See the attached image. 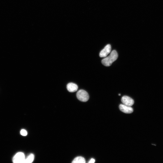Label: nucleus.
Instances as JSON below:
<instances>
[{
	"label": "nucleus",
	"instance_id": "obj_1",
	"mask_svg": "<svg viewBox=\"0 0 163 163\" xmlns=\"http://www.w3.org/2000/svg\"><path fill=\"white\" fill-rule=\"evenodd\" d=\"M118 57V55L117 52L116 50H113L109 56L102 60V63L105 66L109 67L113 62L116 60Z\"/></svg>",
	"mask_w": 163,
	"mask_h": 163
},
{
	"label": "nucleus",
	"instance_id": "obj_2",
	"mask_svg": "<svg viewBox=\"0 0 163 163\" xmlns=\"http://www.w3.org/2000/svg\"><path fill=\"white\" fill-rule=\"evenodd\" d=\"M76 96L79 100L83 102L87 101L89 98V95L87 92L82 89L77 92Z\"/></svg>",
	"mask_w": 163,
	"mask_h": 163
},
{
	"label": "nucleus",
	"instance_id": "obj_3",
	"mask_svg": "<svg viewBox=\"0 0 163 163\" xmlns=\"http://www.w3.org/2000/svg\"><path fill=\"white\" fill-rule=\"evenodd\" d=\"M25 159L24 153L22 152H19L14 157L12 160L14 163H24Z\"/></svg>",
	"mask_w": 163,
	"mask_h": 163
},
{
	"label": "nucleus",
	"instance_id": "obj_4",
	"mask_svg": "<svg viewBox=\"0 0 163 163\" xmlns=\"http://www.w3.org/2000/svg\"><path fill=\"white\" fill-rule=\"evenodd\" d=\"M122 102L123 104L131 107L134 103V101L133 99L130 97L124 96L122 98Z\"/></svg>",
	"mask_w": 163,
	"mask_h": 163
},
{
	"label": "nucleus",
	"instance_id": "obj_5",
	"mask_svg": "<svg viewBox=\"0 0 163 163\" xmlns=\"http://www.w3.org/2000/svg\"><path fill=\"white\" fill-rule=\"evenodd\" d=\"M111 47L110 45H106L102 50L100 54V56L101 58H105L111 52Z\"/></svg>",
	"mask_w": 163,
	"mask_h": 163
},
{
	"label": "nucleus",
	"instance_id": "obj_6",
	"mask_svg": "<svg viewBox=\"0 0 163 163\" xmlns=\"http://www.w3.org/2000/svg\"><path fill=\"white\" fill-rule=\"evenodd\" d=\"M119 108L120 111L126 114H131L133 112V109L131 107L124 104L120 105Z\"/></svg>",
	"mask_w": 163,
	"mask_h": 163
},
{
	"label": "nucleus",
	"instance_id": "obj_7",
	"mask_svg": "<svg viewBox=\"0 0 163 163\" xmlns=\"http://www.w3.org/2000/svg\"><path fill=\"white\" fill-rule=\"evenodd\" d=\"M67 90L70 92L73 93L76 91L78 89V86L75 83H68L67 86Z\"/></svg>",
	"mask_w": 163,
	"mask_h": 163
},
{
	"label": "nucleus",
	"instance_id": "obj_8",
	"mask_svg": "<svg viewBox=\"0 0 163 163\" xmlns=\"http://www.w3.org/2000/svg\"><path fill=\"white\" fill-rule=\"evenodd\" d=\"M86 160L82 157H78L75 158L72 162V163H85Z\"/></svg>",
	"mask_w": 163,
	"mask_h": 163
},
{
	"label": "nucleus",
	"instance_id": "obj_9",
	"mask_svg": "<svg viewBox=\"0 0 163 163\" xmlns=\"http://www.w3.org/2000/svg\"><path fill=\"white\" fill-rule=\"evenodd\" d=\"M34 159V155L33 154L31 153L25 159L24 163H31L33 161Z\"/></svg>",
	"mask_w": 163,
	"mask_h": 163
},
{
	"label": "nucleus",
	"instance_id": "obj_10",
	"mask_svg": "<svg viewBox=\"0 0 163 163\" xmlns=\"http://www.w3.org/2000/svg\"><path fill=\"white\" fill-rule=\"evenodd\" d=\"M20 133L23 136H26L27 135V131L24 129L21 130L20 132Z\"/></svg>",
	"mask_w": 163,
	"mask_h": 163
},
{
	"label": "nucleus",
	"instance_id": "obj_11",
	"mask_svg": "<svg viewBox=\"0 0 163 163\" xmlns=\"http://www.w3.org/2000/svg\"><path fill=\"white\" fill-rule=\"evenodd\" d=\"M95 162V160L94 159L92 158L88 162L89 163H94Z\"/></svg>",
	"mask_w": 163,
	"mask_h": 163
},
{
	"label": "nucleus",
	"instance_id": "obj_12",
	"mask_svg": "<svg viewBox=\"0 0 163 163\" xmlns=\"http://www.w3.org/2000/svg\"><path fill=\"white\" fill-rule=\"evenodd\" d=\"M119 96H120V94H119Z\"/></svg>",
	"mask_w": 163,
	"mask_h": 163
}]
</instances>
